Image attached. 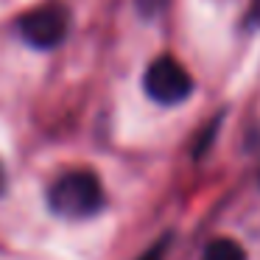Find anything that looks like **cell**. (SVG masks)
I'll return each instance as SVG.
<instances>
[{
  "label": "cell",
  "mask_w": 260,
  "mask_h": 260,
  "mask_svg": "<svg viewBox=\"0 0 260 260\" xmlns=\"http://www.w3.org/2000/svg\"><path fill=\"white\" fill-rule=\"evenodd\" d=\"M246 25L249 28H260V0H252L249 14H246Z\"/></svg>",
  "instance_id": "6"
},
{
  "label": "cell",
  "mask_w": 260,
  "mask_h": 260,
  "mask_svg": "<svg viewBox=\"0 0 260 260\" xmlns=\"http://www.w3.org/2000/svg\"><path fill=\"white\" fill-rule=\"evenodd\" d=\"M143 87H146L148 98L165 107H174L190 98L193 92V79L182 62L174 56H159L148 64L146 76H143Z\"/></svg>",
  "instance_id": "2"
},
{
  "label": "cell",
  "mask_w": 260,
  "mask_h": 260,
  "mask_svg": "<svg viewBox=\"0 0 260 260\" xmlns=\"http://www.w3.org/2000/svg\"><path fill=\"white\" fill-rule=\"evenodd\" d=\"M68 28H70V14L68 9L62 6H42V9H34V12L23 14L17 20V31L31 48H40V51H51L56 48L59 42L68 37Z\"/></svg>",
  "instance_id": "3"
},
{
  "label": "cell",
  "mask_w": 260,
  "mask_h": 260,
  "mask_svg": "<svg viewBox=\"0 0 260 260\" xmlns=\"http://www.w3.org/2000/svg\"><path fill=\"white\" fill-rule=\"evenodd\" d=\"M6 190V171H3V165H0V193Z\"/></svg>",
  "instance_id": "8"
},
{
  "label": "cell",
  "mask_w": 260,
  "mask_h": 260,
  "mask_svg": "<svg viewBox=\"0 0 260 260\" xmlns=\"http://www.w3.org/2000/svg\"><path fill=\"white\" fill-rule=\"evenodd\" d=\"M162 249H165V241H162V243H157V246H154L148 254H143L140 260H159V254H162Z\"/></svg>",
  "instance_id": "7"
},
{
  "label": "cell",
  "mask_w": 260,
  "mask_h": 260,
  "mask_svg": "<svg viewBox=\"0 0 260 260\" xmlns=\"http://www.w3.org/2000/svg\"><path fill=\"white\" fill-rule=\"evenodd\" d=\"M48 207L62 218H90L104 207V187L92 171H68L48 190Z\"/></svg>",
  "instance_id": "1"
},
{
  "label": "cell",
  "mask_w": 260,
  "mask_h": 260,
  "mask_svg": "<svg viewBox=\"0 0 260 260\" xmlns=\"http://www.w3.org/2000/svg\"><path fill=\"white\" fill-rule=\"evenodd\" d=\"M202 260H246V252L232 238H215L202 252Z\"/></svg>",
  "instance_id": "4"
},
{
  "label": "cell",
  "mask_w": 260,
  "mask_h": 260,
  "mask_svg": "<svg viewBox=\"0 0 260 260\" xmlns=\"http://www.w3.org/2000/svg\"><path fill=\"white\" fill-rule=\"evenodd\" d=\"M137 6H140V12L143 14H157V12H162L165 9V0H137Z\"/></svg>",
  "instance_id": "5"
}]
</instances>
